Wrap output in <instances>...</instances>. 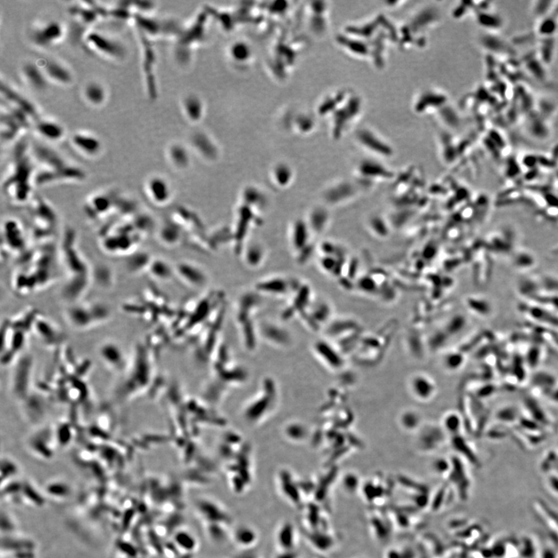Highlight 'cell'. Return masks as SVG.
I'll return each mask as SVG.
<instances>
[{"instance_id": "6da1fadb", "label": "cell", "mask_w": 558, "mask_h": 558, "mask_svg": "<svg viewBox=\"0 0 558 558\" xmlns=\"http://www.w3.org/2000/svg\"><path fill=\"white\" fill-rule=\"evenodd\" d=\"M363 107L362 96L351 89L343 88L326 97L321 111L330 114L332 136L335 140L342 139L360 119Z\"/></svg>"}, {"instance_id": "7a4b0ae2", "label": "cell", "mask_w": 558, "mask_h": 558, "mask_svg": "<svg viewBox=\"0 0 558 558\" xmlns=\"http://www.w3.org/2000/svg\"><path fill=\"white\" fill-rule=\"evenodd\" d=\"M28 141L20 139L13 151V163L5 181V188L16 202L27 200L32 191L31 181L34 183V169L31 157L28 153Z\"/></svg>"}, {"instance_id": "3957f363", "label": "cell", "mask_w": 558, "mask_h": 558, "mask_svg": "<svg viewBox=\"0 0 558 558\" xmlns=\"http://www.w3.org/2000/svg\"><path fill=\"white\" fill-rule=\"evenodd\" d=\"M439 21V11L436 7L427 6L418 9L398 28L397 44L404 49L424 47L427 41L425 34Z\"/></svg>"}, {"instance_id": "277c9868", "label": "cell", "mask_w": 558, "mask_h": 558, "mask_svg": "<svg viewBox=\"0 0 558 558\" xmlns=\"http://www.w3.org/2000/svg\"><path fill=\"white\" fill-rule=\"evenodd\" d=\"M82 41L89 52L108 60L119 62L126 57V49L122 43L99 30H88Z\"/></svg>"}, {"instance_id": "5b68a950", "label": "cell", "mask_w": 558, "mask_h": 558, "mask_svg": "<svg viewBox=\"0 0 558 558\" xmlns=\"http://www.w3.org/2000/svg\"><path fill=\"white\" fill-rule=\"evenodd\" d=\"M65 315L71 326L78 330H87L107 320L110 312L106 306L100 303L85 305L74 303L66 310Z\"/></svg>"}, {"instance_id": "8992f818", "label": "cell", "mask_w": 558, "mask_h": 558, "mask_svg": "<svg viewBox=\"0 0 558 558\" xmlns=\"http://www.w3.org/2000/svg\"><path fill=\"white\" fill-rule=\"evenodd\" d=\"M65 36L64 25L59 20H49L34 25L29 38L37 48L48 49L62 42Z\"/></svg>"}, {"instance_id": "52a82bcc", "label": "cell", "mask_w": 558, "mask_h": 558, "mask_svg": "<svg viewBox=\"0 0 558 558\" xmlns=\"http://www.w3.org/2000/svg\"><path fill=\"white\" fill-rule=\"evenodd\" d=\"M448 105V97L440 89L428 88L417 95L413 102V110L418 114H436Z\"/></svg>"}, {"instance_id": "ba28073f", "label": "cell", "mask_w": 558, "mask_h": 558, "mask_svg": "<svg viewBox=\"0 0 558 558\" xmlns=\"http://www.w3.org/2000/svg\"><path fill=\"white\" fill-rule=\"evenodd\" d=\"M357 143L369 152L381 157L392 156L393 148L385 139L369 127H361L355 132Z\"/></svg>"}, {"instance_id": "9c48e42d", "label": "cell", "mask_w": 558, "mask_h": 558, "mask_svg": "<svg viewBox=\"0 0 558 558\" xmlns=\"http://www.w3.org/2000/svg\"><path fill=\"white\" fill-rule=\"evenodd\" d=\"M137 33H138L140 48H141L142 71L144 74L146 89L149 97L154 99V96H156V85H155L154 68H153L155 63L154 51L148 37L139 31H137Z\"/></svg>"}, {"instance_id": "30bf717a", "label": "cell", "mask_w": 558, "mask_h": 558, "mask_svg": "<svg viewBox=\"0 0 558 558\" xmlns=\"http://www.w3.org/2000/svg\"><path fill=\"white\" fill-rule=\"evenodd\" d=\"M1 94L5 99V103L10 107L23 112L32 123L41 117L37 107L28 98L3 81L1 82Z\"/></svg>"}, {"instance_id": "8fae6325", "label": "cell", "mask_w": 558, "mask_h": 558, "mask_svg": "<svg viewBox=\"0 0 558 558\" xmlns=\"http://www.w3.org/2000/svg\"><path fill=\"white\" fill-rule=\"evenodd\" d=\"M37 63L41 66L48 82L63 86H67L72 83L74 80L72 72L62 61L54 58H48L41 59Z\"/></svg>"}, {"instance_id": "7c38bea8", "label": "cell", "mask_w": 558, "mask_h": 558, "mask_svg": "<svg viewBox=\"0 0 558 558\" xmlns=\"http://www.w3.org/2000/svg\"><path fill=\"white\" fill-rule=\"evenodd\" d=\"M144 191L147 198L155 206H162L169 203L172 198V190L166 179L161 176L148 178L144 183Z\"/></svg>"}, {"instance_id": "4fadbf2b", "label": "cell", "mask_w": 558, "mask_h": 558, "mask_svg": "<svg viewBox=\"0 0 558 558\" xmlns=\"http://www.w3.org/2000/svg\"><path fill=\"white\" fill-rule=\"evenodd\" d=\"M70 142L75 151L87 158L99 156L103 148L100 139L89 132H74L70 137Z\"/></svg>"}, {"instance_id": "5bb4252c", "label": "cell", "mask_w": 558, "mask_h": 558, "mask_svg": "<svg viewBox=\"0 0 558 558\" xmlns=\"http://www.w3.org/2000/svg\"><path fill=\"white\" fill-rule=\"evenodd\" d=\"M20 77L29 88L37 92H43L48 88V79L37 62H26L20 69Z\"/></svg>"}, {"instance_id": "9a60e30c", "label": "cell", "mask_w": 558, "mask_h": 558, "mask_svg": "<svg viewBox=\"0 0 558 558\" xmlns=\"http://www.w3.org/2000/svg\"><path fill=\"white\" fill-rule=\"evenodd\" d=\"M32 127L37 136L48 141H59L65 135V129L63 125L51 118L40 117L33 123Z\"/></svg>"}, {"instance_id": "2e32d148", "label": "cell", "mask_w": 558, "mask_h": 558, "mask_svg": "<svg viewBox=\"0 0 558 558\" xmlns=\"http://www.w3.org/2000/svg\"><path fill=\"white\" fill-rule=\"evenodd\" d=\"M114 198V197L103 192L94 194L86 201L85 213L92 219L99 218V216L107 214L114 210L116 206Z\"/></svg>"}, {"instance_id": "e0dca14e", "label": "cell", "mask_w": 558, "mask_h": 558, "mask_svg": "<svg viewBox=\"0 0 558 558\" xmlns=\"http://www.w3.org/2000/svg\"><path fill=\"white\" fill-rule=\"evenodd\" d=\"M82 97L89 106L93 107H102L107 101V89L101 82L90 81L84 85Z\"/></svg>"}, {"instance_id": "ac0fdd59", "label": "cell", "mask_w": 558, "mask_h": 558, "mask_svg": "<svg viewBox=\"0 0 558 558\" xmlns=\"http://www.w3.org/2000/svg\"><path fill=\"white\" fill-rule=\"evenodd\" d=\"M3 231L5 245H7L10 250H20L23 248L24 234L17 223L13 220L5 221Z\"/></svg>"}, {"instance_id": "d6986e66", "label": "cell", "mask_w": 558, "mask_h": 558, "mask_svg": "<svg viewBox=\"0 0 558 558\" xmlns=\"http://www.w3.org/2000/svg\"><path fill=\"white\" fill-rule=\"evenodd\" d=\"M110 346H111L113 354H111V352L109 351L108 348L105 346L104 344L100 347L99 353L101 355L102 359H103L105 364L108 365V367L114 369H121L123 367L124 360H125L124 352H123L119 345H117L114 343H110Z\"/></svg>"}, {"instance_id": "ffe728a7", "label": "cell", "mask_w": 558, "mask_h": 558, "mask_svg": "<svg viewBox=\"0 0 558 558\" xmlns=\"http://www.w3.org/2000/svg\"><path fill=\"white\" fill-rule=\"evenodd\" d=\"M177 271L179 275L187 281L188 283L193 285H202L206 282V275L199 268L191 264L182 263L177 266Z\"/></svg>"}, {"instance_id": "44dd1931", "label": "cell", "mask_w": 558, "mask_h": 558, "mask_svg": "<svg viewBox=\"0 0 558 558\" xmlns=\"http://www.w3.org/2000/svg\"><path fill=\"white\" fill-rule=\"evenodd\" d=\"M234 541L240 548L252 547L257 543V533L250 526H239L234 531Z\"/></svg>"}, {"instance_id": "7402d4cb", "label": "cell", "mask_w": 558, "mask_h": 558, "mask_svg": "<svg viewBox=\"0 0 558 558\" xmlns=\"http://www.w3.org/2000/svg\"><path fill=\"white\" fill-rule=\"evenodd\" d=\"M277 543L285 552H289L293 549L294 545V530L290 523H284L277 533Z\"/></svg>"}, {"instance_id": "603a6c76", "label": "cell", "mask_w": 558, "mask_h": 558, "mask_svg": "<svg viewBox=\"0 0 558 558\" xmlns=\"http://www.w3.org/2000/svg\"><path fill=\"white\" fill-rule=\"evenodd\" d=\"M153 259L148 253H137L136 254H129V260L127 261V269L129 272L137 274L143 270L148 269L149 266Z\"/></svg>"}, {"instance_id": "cb8c5ba5", "label": "cell", "mask_w": 558, "mask_h": 558, "mask_svg": "<svg viewBox=\"0 0 558 558\" xmlns=\"http://www.w3.org/2000/svg\"><path fill=\"white\" fill-rule=\"evenodd\" d=\"M147 271L151 276L159 280H168L172 274L170 266L160 259L152 260Z\"/></svg>"}, {"instance_id": "d4e9b609", "label": "cell", "mask_w": 558, "mask_h": 558, "mask_svg": "<svg viewBox=\"0 0 558 558\" xmlns=\"http://www.w3.org/2000/svg\"><path fill=\"white\" fill-rule=\"evenodd\" d=\"M412 384H413V392L421 399L429 398L430 395L434 392V386L432 381L427 379V377L424 376L415 377Z\"/></svg>"}, {"instance_id": "484cf974", "label": "cell", "mask_w": 558, "mask_h": 558, "mask_svg": "<svg viewBox=\"0 0 558 558\" xmlns=\"http://www.w3.org/2000/svg\"><path fill=\"white\" fill-rule=\"evenodd\" d=\"M159 238L166 245H175L180 239V231L173 223H166L161 228Z\"/></svg>"}, {"instance_id": "4316f807", "label": "cell", "mask_w": 558, "mask_h": 558, "mask_svg": "<svg viewBox=\"0 0 558 558\" xmlns=\"http://www.w3.org/2000/svg\"><path fill=\"white\" fill-rule=\"evenodd\" d=\"M358 171L364 176H386L390 174L381 164L370 160L362 161L358 166Z\"/></svg>"}, {"instance_id": "83f0119b", "label": "cell", "mask_w": 558, "mask_h": 558, "mask_svg": "<svg viewBox=\"0 0 558 558\" xmlns=\"http://www.w3.org/2000/svg\"><path fill=\"white\" fill-rule=\"evenodd\" d=\"M175 541L176 544L182 549L188 552H193L197 547V541L195 537L188 532L181 531L176 533L175 536Z\"/></svg>"}, {"instance_id": "f1b7e54d", "label": "cell", "mask_w": 558, "mask_h": 558, "mask_svg": "<svg viewBox=\"0 0 558 558\" xmlns=\"http://www.w3.org/2000/svg\"><path fill=\"white\" fill-rule=\"evenodd\" d=\"M305 223L299 221L296 223L293 227V243L296 249H301L305 245L307 241V231Z\"/></svg>"}, {"instance_id": "f546056e", "label": "cell", "mask_w": 558, "mask_h": 558, "mask_svg": "<svg viewBox=\"0 0 558 558\" xmlns=\"http://www.w3.org/2000/svg\"><path fill=\"white\" fill-rule=\"evenodd\" d=\"M169 156L171 163L178 169L183 168L187 163V157L185 154L184 150L179 146H172L169 148Z\"/></svg>"}, {"instance_id": "4dcf8cb0", "label": "cell", "mask_w": 558, "mask_h": 558, "mask_svg": "<svg viewBox=\"0 0 558 558\" xmlns=\"http://www.w3.org/2000/svg\"><path fill=\"white\" fill-rule=\"evenodd\" d=\"M526 408H528L530 414L532 415L533 420L537 421L539 424H546L548 425V420L546 417L544 410L539 406L538 403L534 399H527L526 400Z\"/></svg>"}, {"instance_id": "1f68e13d", "label": "cell", "mask_w": 558, "mask_h": 558, "mask_svg": "<svg viewBox=\"0 0 558 558\" xmlns=\"http://www.w3.org/2000/svg\"><path fill=\"white\" fill-rule=\"evenodd\" d=\"M533 381L539 388L544 390L552 389L553 391V387L556 381L555 377L551 374L546 372H540L534 376Z\"/></svg>"}, {"instance_id": "d6a6232c", "label": "cell", "mask_w": 558, "mask_h": 558, "mask_svg": "<svg viewBox=\"0 0 558 558\" xmlns=\"http://www.w3.org/2000/svg\"><path fill=\"white\" fill-rule=\"evenodd\" d=\"M286 282L283 279H273L268 282L260 284L259 288L260 290L267 291L268 293H280L286 290Z\"/></svg>"}, {"instance_id": "836d02e7", "label": "cell", "mask_w": 558, "mask_h": 558, "mask_svg": "<svg viewBox=\"0 0 558 558\" xmlns=\"http://www.w3.org/2000/svg\"><path fill=\"white\" fill-rule=\"evenodd\" d=\"M274 179H275V183L278 186H280L281 187H285V186H287L290 183L291 179H292L290 169L288 167L284 166V165L276 167V169L274 172Z\"/></svg>"}, {"instance_id": "e575fe53", "label": "cell", "mask_w": 558, "mask_h": 558, "mask_svg": "<svg viewBox=\"0 0 558 558\" xmlns=\"http://www.w3.org/2000/svg\"><path fill=\"white\" fill-rule=\"evenodd\" d=\"M540 359H541V349H540V347H537V346H533L529 350L527 357H526V361L528 362L530 367H536L538 365Z\"/></svg>"}, {"instance_id": "d590c367", "label": "cell", "mask_w": 558, "mask_h": 558, "mask_svg": "<svg viewBox=\"0 0 558 558\" xmlns=\"http://www.w3.org/2000/svg\"><path fill=\"white\" fill-rule=\"evenodd\" d=\"M263 250L260 247L253 246L250 247V249L248 250V260L249 262L251 264H257L260 262V260L262 258Z\"/></svg>"}, {"instance_id": "8d00e7d4", "label": "cell", "mask_w": 558, "mask_h": 558, "mask_svg": "<svg viewBox=\"0 0 558 558\" xmlns=\"http://www.w3.org/2000/svg\"><path fill=\"white\" fill-rule=\"evenodd\" d=\"M48 493L55 496H67L69 493V488L64 484H52L48 486Z\"/></svg>"}, {"instance_id": "74e56055", "label": "cell", "mask_w": 558, "mask_h": 558, "mask_svg": "<svg viewBox=\"0 0 558 558\" xmlns=\"http://www.w3.org/2000/svg\"><path fill=\"white\" fill-rule=\"evenodd\" d=\"M516 412L515 409H511V408H507V409H501V411L498 412L497 414V417L498 420H501L504 422H512L516 419Z\"/></svg>"}, {"instance_id": "f35d334b", "label": "cell", "mask_w": 558, "mask_h": 558, "mask_svg": "<svg viewBox=\"0 0 558 558\" xmlns=\"http://www.w3.org/2000/svg\"><path fill=\"white\" fill-rule=\"evenodd\" d=\"M445 425L451 432H457L460 427V420L456 415H450L445 420Z\"/></svg>"}, {"instance_id": "ab89813d", "label": "cell", "mask_w": 558, "mask_h": 558, "mask_svg": "<svg viewBox=\"0 0 558 558\" xmlns=\"http://www.w3.org/2000/svg\"><path fill=\"white\" fill-rule=\"evenodd\" d=\"M521 360L516 358L513 366L514 374L516 375V379L519 380V381H523L525 377L524 368Z\"/></svg>"}, {"instance_id": "60d3db41", "label": "cell", "mask_w": 558, "mask_h": 558, "mask_svg": "<svg viewBox=\"0 0 558 558\" xmlns=\"http://www.w3.org/2000/svg\"><path fill=\"white\" fill-rule=\"evenodd\" d=\"M463 358L461 355L459 354H455V355H450L449 358V365L451 369H456V368L460 367V365L462 364Z\"/></svg>"}, {"instance_id": "b9f144b4", "label": "cell", "mask_w": 558, "mask_h": 558, "mask_svg": "<svg viewBox=\"0 0 558 558\" xmlns=\"http://www.w3.org/2000/svg\"><path fill=\"white\" fill-rule=\"evenodd\" d=\"M520 424L525 429L530 430V431H537V428H538V423L535 421V420L530 421V420H527V419H523V420H522V421H521Z\"/></svg>"}, {"instance_id": "7bdbcfd3", "label": "cell", "mask_w": 558, "mask_h": 558, "mask_svg": "<svg viewBox=\"0 0 558 558\" xmlns=\"http://www.w3.org/2000/svg\"><path fill=\"white\" fill-rule=\"evenodd\" d=\"M495 390H496V387L493 384H489V385H486V386L481 388L480 391H479V395L482 397L489 396V395H492L494 393Z\"/></svg>"}, {"instance_id": "ee69618b", "label": "cell", "mask_w": 558, "mask_h": 558, "mask_svg": "<svg viewBox=\"0 0 558 558\" xmlns=\"http://www.w3.org/2000/svg\"><path fill=\"white\" fill-rule=\"evenodd\" d=\"M551 399L554 401V402H558V388H557V389H554L553 391H551Z\"/></svg>"}]
</instances>
